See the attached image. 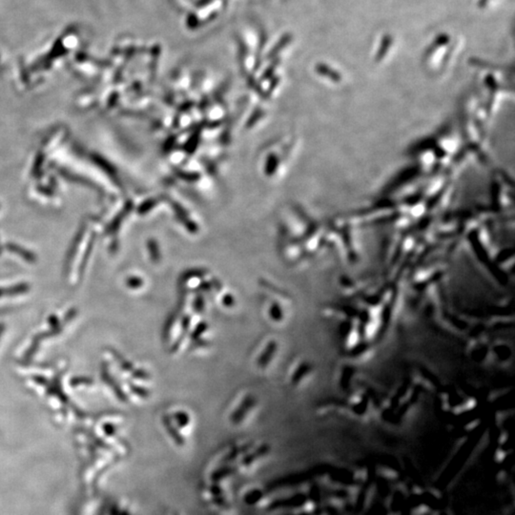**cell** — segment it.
Segmentation results:
<instances>
[{"label":"cell","mask_w":515,"mask_h":515,"mask_svg":"<svg viewBox=\"0 0 515 515\" xmlns=\"http://www.w3.org/2000/svg\"><path fill=\"white\" fill-rule=\"evenodd\" d=\"M263 498V491L260 489H255L250 491L245 496V503L248 505H254Z\"/></svg>","instance_id":"obj_7"},{"label":"cell","mask_w":515,"mask_h":515,"mask_svg":"<svg viewBox=\"0 0 515 515\" xmlns=\"http://www.w3.org/2000/svg\"><path fill=\"white\" fill-rule=\"evenodd\" d=\"M174 421H176L177 425L181 428H185L190 423V417L188 413H185L184 411H178L175 414H173Z\"/></svg>","instance_id":"obj_6"},{"label":"cell","mask_w":515,"mask_h":515,"mask_svg":"<svg viewBox=\"0 0 515 515\" xmlns=\"http://www.w3.org/2000/svg\"><path fill=\"white\" fill-rule=\"evenodd\" d=\"M277 347H278V344L276 342L272 341L270 343H268V345L265 350V352L262 354V356L260 357L259 361H258V366L261 367V368H266L267 367V365L269 364L270 361H272L275 353H276Z\"/></svg>","instance_id":"obj_3"},{"label":"cell","mask_w":515,"mask_h":515,"mask_svg":"<svg viewBox=\"0 0 515 515\" xmlns=\"http://www.w3.org/2000/svg\"><path fill=\"white\" fill-rule=\"evenodd\" d=\"M2 330H3V328H2V326H0V334L2 332Z\"/></svg>","instance_id":"obj_10"},{"label":"cell","mask_w":515,"mask_h":515,"mask_svg":"<svg viewBox=\"0 0 515 515\" xmlns=\"http://www.w3.org/2000/svg\"><path fill=\"white\" fill-rule=\"evenodd\" d=\"M234 472H235V468L234 467H229V466H223V467L217 469L214 472V474L212 475V480L214 482H219V480L228 477L229 475L233 474Z\"/></svg>","instance_id":"obj_5"},{"label":"cell","mask_w":515,"mask_h":515,"mask_svg":"<svg viewBox=\"0 0 515 515\" xmlns=\"http://www.w3.org/2000/svg\"><path fill=\"white\" fill-rule=\"evenodd\" d=\"M207 328H208V325H207L206 323H204V322L198 324V326L195 328L194 332L192 333V338L197 340L199 337H200L202 334L207 330Z\"/></svg>","instance_id":"obj_9"},{"label":"cell","mask_w":515,"mask_h":515,"mask_svg":"<svg viewBox=\"0 0 515 515\" xmlns=\"http://www.w3.org/2000/svg\"><path fill=\"white\" fill-rule=\"evenodd\" d=\"M162 422H163V424L167 427V428H166V430H167L168 434H169V435L171 436L172 438H173V440L175 441V443H176L177 445H179V446H183V445H184V439L181 437V434H180V433H179V431H178V429H177V428L172 424L170 419H169L168 417H165V418H163Z\"/></svg>","instance_id":"obj_4"},{"label":"cell","mask_w":515,"mask_h":515,"mask_svg":"<svg viewBox=\"0 0 515 515\" xmlns=\"http://www.w3.org/2000/svg\"><path fill=\"white\" fill-rule=\"evenodd\" d=\"M305 502V496L295 495L294 497H289L286 499H278L276 501L270 503L269 509H277L282 507H296L299 505H303Z\"/></svg>","instance_id":"obj_1"},{"label":"cell","mask_w":515,"mask_h":515,"mask_svg":"<svg viewBox=\"0 0 515 515\" xmlns=\"http://www.w3.org/2000/svg\"><path fill=\"white\" fill-rule=\"evenodd\" d=\"M269 315L275 322H279L283 318V311H282L280 305H276V304L271 305L270 310H269Z\"/></svg>","instance_id":"obj_8"},{"label":"cell","mask_w":515,"mask_h":515,"mask_svg":"<svg viewBox=\"0 0 515 515\" xmlns=\"http://www.w3.org/2000/svg\"><path fill=\"white\" fill-rule=\"evenodd\" d=\"M254 405H255V399L252 397H246L242 402V404L236 410L235 413L232 414L231 421L235 424H239L245 417L247 411L251 410L254 407Z\"/></svg>","instance_id":"obj_2"}]
</instances>
